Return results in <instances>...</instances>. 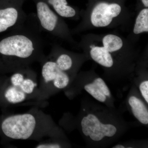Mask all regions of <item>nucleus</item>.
Instances as JSON below:
<instances>
[{
    "label": "nucleus",
    "mask_w": 148,
    "mask_h": 148,
    "mask_svg": "<svg viewBox=\"0 0 148 148\" xmlns=\"http://www.w3.org/2000/svg\"><path fill=\"white\" fill-rule=\"evenodd\" d=\"M25 0H0V34L22 25L28 16L23 10Z\"/></svg>",
    "instance_id": "nucleus-4"
},
{
    "label": "nucleus",
    "mask_w": 148,
    "mask_h": 148,
    "mask_svg": "<svg viewBox=\"0 0 148 148\" xmlns=\"http://www.w3.org/2000/svg\"><path fill=\"white\" fill-rule=\"evenodd\" d=\"M148 32V9H143L136 18L133 32L135 34H139L144 32Z\"/></svg>",
    "instance_id": "nucleus-12"
},
{
    "label": "nucleus",
    "mask_w": 148,
    "mask_h": 148,
    "mask_svg": "<svg viewBox=\"0 0 148 148\" xmlns=\"http://www.w3.org/2000/svg\"><path fill=\"white\" fill-rule=\"evenodd\" d=\"M140 90L142 95L145 100L147 103H148V81L143 82L140 84Z\"/></svg>",
    "instance_id": "nucleus-16"
},
{
    "label": "nucleus",
    "mask_w": 148,
    "mask_h": 148,
    "mask_svg": "<svg viewBox=\"0 0 148 148\" xmlns=\"http://www.w3.org/2000/svg\"><path fill=\"white\" fill-rule=\"evenodd\" d=\"M48 116L38 110L7 117L1 128L5 136L14 140H36L49 134Z\"/></svg>",
    "instance_id": "nucleus-2"
},
{
    "label": "nucleus",
    "mask_w": 148,
    "mask_h": 148,
    "mask_svg": "<svg viewBox=\"0 0 148 148\" xmlns=\"http://www.w3.org/2000/svg\"><path fill=\"white\" fill-rule=\"evenodd\" d=\"M102 43L103 46L110 53L118 51L123 46V41L121 38L116 35L111 34L106 35L103 37Z\"/></svg>",
    "instance_id": "nucleus-11"
},
{
    "label": "nucleus",
    "mask_w": 148,
    "mask_h": 148,
    "mask_svg": "<svg viewBox=\"0 0 148 148\" xmlns=\"http://www.w3.org/2000/svg\"><path fill=\"white\" fill-rule=\"evenodd\" d=\"M89 136L90 139L94 141H101L105 137L103 133L101 132H99L97 134L92 132H90Z\"/></svg>",
    "instance_id": "nucleus-19"
},
{
    "label": "nucleus",
    "mask_w": 148,
    "mask_h": 148,
    "mask_svg": "<svg viewBox=\"0 0 148 148\" xmlns=\"http://www.w3.org/2000/svg\"><path fill=\"white\" fill-rule=\"evenodd\" d=\"M84 89L97 101L101 102H104L106 101V95H104L94 83L86 85Z\"/></svg>",
    "instance_id": "nucleus-13"
},
{
    "label": "nucleus",
    "mask_w": 148,
    "mask_h": 148,
    "mask_svg": "<svg viewBox=\"0 0 148 148\" xmlns=\"http://www.w3.org/2000/svg\"><path fill=\"white\" fill-rule=\"evenodd\" d=\"M36 5L40 28L54 36L67 38L69 34L65 24L45 0H32Z\"/></svg>",
    "instance_id": "nucleus-5"
},
{
    "label": "nucleus",
    "mask_w": 148,
    "mask_h": 148,
    "mask_svg": "<svg viewBox=\"0 0 148 148\" xmlns=\"http://www.w3.org/2000/svg\"><path fill=\"white\" fill-rule=\"evenodd\" d=\"M41 63V80L44 86L47 87L52 84L54 87L61 89L68 86L70 82L69 75L59 69L55 61L46 56Z\"/></svg>",
    "instance_id": "nucleus-6"
},
{
    "label": "nucleus",
    "mask_w": 148,
    "mask_h": 148,
    "mask_svg": "<svg viewBox=\"0 0 148 148\" xmlns=\"http://www.w3.org/2000/svg\"><path fill=\"white\" fill-rule=\"evenodd\" d=\"M114 148H124V146L122 145H117L113 147Z\"/></svg>",
    "instance_id": "nucleus-21"
},
{
    "label": "nucleus",
    "mask_w": 148,
    "mask_h": 148,
    "mask_svg": "<svg viewBox=\"0 0 148 148\" xmlns=\"http://www.w3.org/2000/svg\"><path fill=\"white\" fill-rule=\"evenodd\" d=\"M61 146L58 143L51 142H43L40 143L36 146L37 148H60Z\"/></svg>",
    "instance_id": "nucleus-17"
},
{
    "label": "nucleus",
    "mask_w": 148,
    "mask_h": 148,
    "mask_svg": "<svg viewBox=\"0 0 148 148\" xmlns=\"http://www.w3.org/2000/svg\"><path fill=\"white\" fill-rule=\"evenodd\" d=\"M87 116H85L83 118L81 121V126L82 127L83 133L85 136H89L90 131L88 130L87 125Z\"/></svg>",
    "instance_id": "nucleus-18"
},
{
    "label": "nucleus",
    "mask_w": 148,
    "mask_h": 148,
    "mask_svg": "<svg viewBox=\"0 0 148 148\" xmlns=\"http://www.w3.org/2000/svg\"><path fill=\"white\" fill-rule=\"evenodd\" d=\"M93 82L98 86L99 89L104 93V95L107 96H110V89L102 79L101 78H97L94 80Z\"/></svg>",
    "instance_id": "nucleus-15"
},
{
    "label": "nucleus",
    "mask_w": 148,
    "mask_h": 148,
    "mask_svg": "<svg viewBox=\"0 0 148 148\" xmlns=\"http://www.w3.org/2000/svg\"><path fill=\"white\" fill-rule=\"evenodd\" d=\"M101 132L103 133L104 136L111 137L113 136L117 132L116 127L112 124H104L101 123Z\"/></svg>",
    "instance_id": "nucleus-14"
},
{
    "label": "nucleus",
    "mask_w": 148,
    "mask_h": 148,
    "mask_svg": "<svg viewBox=\"0 0 148 148\" xmlns=\"http://www.w3.org/2000/svg\"><path fill=\"white\" fill-rule=\"evenodd\" d=\"M8 81L4 97L10 104L23 103L31 98L37 89L36 74L29 67L13 72Z\"/></svg>",
    "instance_id": "nucleus-3"
},
{
    "label": "nucleus",
    "mask_w": 148,
    "mask_h": 148,
    "mask_svg": "<svg viewBox=\"0 0 148 148\" xmlns=\"http://www.w3.org/2000/svg\"><path fill=\"white\" fill-rule=\"evenodd\" d=\"M141 1L146 8L148 7V0H141Z\"/></svg>",
    "instance_id": "nucleus-20"
},
{
    "label": "nucleus",
    "mask_w": 148,
    "mask_h": 148,
    "mask_svg": "<svg viewBox=\"0 0 148 148\" xmlns=\"http://www.w3.org/2000/svg\"><path fill=\"white\" fill-rule=\"evenodd\" d=\"M58 16L66 18H72L75 16V10L69 5L67 0H45Z\"/></svg>",
    "instance_id": "nucleus-9"
},
{
    "label": "nucleus",
    "mask_w": 148,
    "mask_h": 148,
    "mask_svg": "<svg viewBox=\"0 0 148 148\" xmlns=\"http://www.w3.org/2000/svg\"><path fill=\"white\" fill-rule=\"evenodd\" d=\"M110 53L103 46H94L91 48L90 51L92 60L106 68H111L113 65V59Z\"/></svg>",
    "instance_id": "nucleus-8"
},
{
    "label": "nucleus",
    "mask_w": 148,
    "mask_h": 148,
    "mask_svg": "<svg viewBox=\"0 0 148 148\" xmlns=\"http://www.w3.org/2000/svg\"><path fill=\"white\" fill-rule=\"evenodd\" d=\"M121 11V6L119 4L102 2L97 4L92 9L90 21L95 27H107L113 18L119 15Z\"/></svg>",
    "instance_id": "nucleus-7"
},
{
    "label": "nucleus",
    "mask_w": 148,
    "mask_h": 148,
    "mask_svg": "<svg viewBox=\"0 0 148 148\" xmlns=\"http://www.w3.org/2000/svg\"><path fill=\"white\" fill-rule=\"evenodd\" d=\"M128 103L135 117L143 124H148V111L143 101L132 96L130 97Z\"/></svg>",
    "instance_id": "nucleus-10"
},
{
    "label": "nucleus",
    "mask_w": 148,
    "mask_h": 148,
    "mask_svg": "<svg viewBox=\"0 0 148 148\" xmlns=\"http://www.w3.org/2000/svg\"><path fill=\"white\" fill-rule=\"evenodd\" d=\"M31 21L0 37V70L13 73L45 59L38 28Z\"/></svg>",
    "instance_id": "nucleus-1"
}]
</instances>
